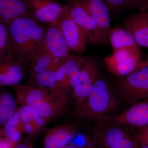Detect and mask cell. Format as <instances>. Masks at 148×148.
<instances>
[{"label":"cell","instance_id":"cell-1","mask_svg":"<svg viewBox=\"0 0 148 148\" xmlns=\"http://www.w3.org/2000/svg\"><path fill=\"white\" fill-rule=\"evenodd\" d=\"M8 55L28 67L42 42L46 28L28 17H18L7 23Z\"/></svg>","mask_w":148,"mask_h":148},{"label":"cell","instance_id":"cell-2","mask_svg":"<svg viewBox=\"0 0 148 148\" xmlns=\"http://www.w3.org/2000/svg\"><path fill=\"white\" fill-rule=\"evenodd\" d=\"M12 87L17 102L30 109L45 123L62 115L67 110L68 105L51 95L43 88L19 84Z\"/></svg>","mask_w":148,"mask_h":148},{"label":"cell","instance_id":"cell-3","mask_svg":"<svg viewBox=\"0 0 148 148\" xmlns=\"http://www.w3.org/2000/svg\"><path fill=\"white\" fill-rule=\"evenodd\" d=\"M119 99L108 82L100 76L84 103L75 112L79 119L96 121L116 110Z\"/></svg>","mask_w":148,"mask_h":148},{"label":"cell","instance_id":"cell-4","mask_svg":"<svg viewBox=\"0 0 148 148\" xmlns=\"http://www.w3.org/2000/svg\"><path fill=\"white\" fill-rule=\"evenodd\" d=\"M90 141L92 148H139L126 126L109 116L95 121Z\"/></svg>","mask_w":148,"mask_h":148},{"label":"cell","instance_id":"cell-5","mask_svg":"<svg viewBox=\"0 0 148 148\" xmlns=\"http://www.w3.org/2000/svg\"><path fill=\"white\" fill-rule=\"evenodd\" d=\"M119 100L131 106L148 98V66L124 77L114 88Z\"/></svg>","mask_w":148,"mask_h":148},{"label":"cell","instance_id":"cell-6","mask_svg":"<svg viewBox=\"0 0 148 148\" xmlns=\"http://www.w3.org/2000/svg\"><path fill=\"white\" fill-rule=\"evenodd\" d=\"M101 63L98 58L86 56L81 67L78 81L73 88L74 112L82 106L100 77Z\"/></svg>","mask_w":148,"mask_h":148},{"label":"cell","instance_id":"cell-7","mask_svg":"<svg viewBox=\"0 0 148 148\" xmlns=\"http://www.w3.org/2000/svg\"><path fill=\"white\" fill-rule=\"evenodd\" d=\"M70 16L82 30L87 44L91 46H103L109 42V38L78 3L68 2Z\"/></svg>","mask_w":148,"mask_h":148},{"label":"cell","instance_id":"cell-8","mask_svg":"<svg viewBox=\"0 0 148 148\" xmlns=\"http://www.w3.org/2000/svg\"><path fill=\"white\" fill-rule=\"evenodd\" d=\"M140 50L121 48L103 58L104 64L109 73L118 77H124L137 69L142 61Z\"/></svg>","mask_w":148,"mask_h":148},{"label":"cell","instance_id":"cell-9","mask_svg":"<svg viewBox=\"0 0 148 148\" xmlns=\"http://www.w3.org/2000/svg\"><path fill=\"white\" fill-rule=\"evenodd\" d=\"M30 18L39 24L50 25L58 21L67 8L54 0H24Z\"/></svg>","mask_w":148,"mask_h":148},{"label":"cell","instance_id":"cell-10","mask_svg":"<svg viewBox=\"0 0 148 148\" xmlns=\"http://www.w3.org/2000/svg\"><path fill=\"white\" fill-rule=\"evenodd\" d=\"M66 11L55 23H53L61 30L69 52L82 56L86 50L87 43L84 34L72 19L69 12L68 5Z\"/></svg>","mask_w":148,"mask_h":148},{"label":"cell","instance_id":"cell-11","mask_svg":"<svg viewBox=\"0 0 148 148\" xmlns=\"http://www.w3.org/2000/svg\"><path fill=\"white\" fill-rule=\"evenodd\" d=\"M39 49L45 51L56 59L66 58L70 54L61 30L54 24L49 25L46 28Z\"/></svg>","mask_w":148,"mask_h":148},{"label":"cell","instance_id":"cell-12","mask_svg":"<svg viewBox=\"0 0 148 148\" xmlns=\"http://www.w3.org/2000/svg\"><path fill=\"white\" fill-rule=\"evenodd\" d=\"M112 118L125 126L140 130L148 126V98L130 106L127 110Z\"/></svg>","mask_w":148,"mask_h":148},{"label":"cell","instance_id":"cell-13","mask_svg":"<svg viewBox=\"0 0 148 148\" xmlns=\"http://www.w3.org/2000/svg\"><path fill=\"white\" fill-rule=\"evenodd\" d=\"M57 69H47L29 76L30 85L37 86L45 88L57 99L69 106L70 103L69 93L56 82V71Z\"/></svg>","mask_w":148,"mask_h":148},{"label":"cell","instance_id":"cell-14","mask_svg":"<svg viewBox=\"0 0 148 148\" xmlns=\"http://www.w3.org/2000/svg\"><path fill=\"white\" fill-rule=\"evenodd\" d=\"M78 3L109 36L112 28L108 7L103 0H71Z\"/></svg>","mask_w":148,"mask_h":148},{"label":"cell","instance_id":"cell-15","mask_svg":"<svg viewBox=\"0 0 148 148\" xmlns=\"http://www.w3.org/2000/svg\"><path fill=\"white\" fill-rule=\"evenodd\" d=\"M76 125L69 123L48 130L43 140L42 148H63L69 145L77 132Z\"/></svg>","mask_w":148,"mask_h":148},{"label":"cell","instance_id":"cell-16","mask_svg":"<svg viewBox=\"0 0 148 148\" xmlns=\"http://www.w3.org/2000/svg\"><path fill=\"white\" fill-rule=\"evenodd\" d=\"M121 27L132 34L139 46L148 48V12L147 10L128 16Z\"/></svg>","mask_w":148,"mask_h":148},{"label":"cell","instance_id":"cell-17","mask_svg":"<svg viewBox=\"0 0 148 148\" xmlns=\"http://www.w3.org/2000/svg\"><path fill=\"white\" fill-rule=\"evenodd\" d=\"M26 67L10 56L0 60V86L19 84L23 79Z\"/></svg>","mask_w":148,"mask_h":148},{"label":"cell","instance_id":"cell-18","mask_svg":"<svg viewBox=\"0 0 148 148\" xmlns=\"http://www.w3.org/2000/svg\"><path fill=\"white\" fill-rule=\"evenodd\" d=\"M86 56H79L69 54L58 65L56 71V82L68 93L71 90L69 86V76L75 67L82 65Z\"/></svg>","mask_w":148,"mask_h":148},{"label":"cell","instance_id":"cell-19","mask_svg":"<svg viewBox=\"0 0 148 148\" xmlns=\"http://www.w3.org/2000/svg\"><path fill=\"white\" fill-rule=\"evenodd\" d=\"M109 42L113 51L121 48H129L140 50L132 34L120 26L112 29L109 36Z\"/></svg>","mask_w":148,"mask_h":148},{"label":"cell","instance_id":"cell-20","mask_svg":"<svg viewBox=\"0 0 148 148\" xmlns=\"http://www.w3.org/2000/svg\"><path fill=\"white\" fill-rule=\"evenodd\" d=\"M18 17H30L24 0H0V20L7 23Z\"/></svg>","mask_w":148,"mask_h":148},{"label":"cell","instance_id":"cell-21","mask_svg":"<svg viewBox=\"0 0 148 148\" xmlns=\"http://www.w3.org/2000/svg\"><path fill=\"white\" fill-rule=\"evenodd\" d=\"M64 58L56 59L45 51L39 49L27 67L29 70V76L47 69H57Z\"/></svg>","mask_w":148,"mask_h":148},{"label":"cell","instance_id":"cell-22","mask_svg":"<svg viewBox=\"0 0 148 148\" xmlns=\"http://www.w3.org/2000/svg\"><path fill=\"white\" fill-rule=\"evenodd\" d=\"M17 100L0 86V126L4 125L16 111Z\"/></svg>","mask_w":148,"mask_h":148},{"label":"cell","instance_id":"cell-23","mask_svg":"<svg viewBox=\"0 0 148 148\" xmlns=\"http://www.w3.org/2000/svg\"><path fill=\"white\" fill-rule=\"evenodd\" d=\"M4 125V133L6 138L12 144L21 140V136L25 130L19 110H16Z\"/></svg>","mask_w":148,"mask_h":148},{"label":"cell","instance_id":"cell-24","mask_svg":"<svg viewBox=\"0 0 148 148\" xmlns=\"http://www.w3.org/2000/svg\"><path fill=\"white\" fill-rule=\"evenodd\" d=\"M8 55V29L7 23L0 20V60Z\"/></svg>","mask_w":148,"mask_h":148},{"label":"cell","instance_id":"cell-25","mask_svg":"<svg viewBox=\"0 0 148 148\" xmlns=\"http://www.w3.org/2000/svg\"><path fill=\"white\" fill-rule=\"evenodd\" d=\"M148 9V0H126L123 11L138 10L140 11Z\"/></svg>","mask_w":148,"mask_h":148},{"label":"cell","instance_id":"cell-26","mask_svg":"<svg viewBox=\"0 0 148 148\" xmlns=\"http://www.w3.org/2000/svg\"><path fill=\"white\" fill-rule=\"evenodd\" d=\"M108 7L110 12L119 14L123 11V7L126 0H103Z\"/></svg>","mask_w":148,"mask_h":148},{"label":"cell","instance_id":"cell-27","mask_svg":"<svg viewBox=\"0 0 148 148\" xmlns=\"http://www.w3.org/2000/svg\"><path fill=\"white\" fill-rule=\"evenodd\" d=\"M12 144L10 148H34V139L28 136L23 140Z\"/></svg>","mask_w":148,"mask_h":148},{"label":"cell","instance_id":"cell-28","mask_svg":"<svg viewBox=\"0 0 148 148\" xmlns=\"http://www.w3.org/2000/svg\"><path fill=\"white\" fill-rule=\"evenodd\" d=\"M135 137L140 145H148V126L139 130Z\"/></svg>","mask_w":148,"mask_h":148},{"label":"cell","instance_id":"cell-29","mask_svg":"<svg viewBox=\"0 0 148 148\" xmlns=\"http://www.w3.org/2000/svg\"><path fill=\"white\" fill-rule=\"evenodd\" d=\"M148 66V56L145 60H144V61H142L141 62H140V64H139V66H138L137 69H140V68H142V67H145V66ZM137 69H136V70H137Z\"/></svg>","mask_w":148,"mask_h":148},{"label":"cell","instance_id":"cell-30","mask_svg":"<svg viewBox=\"0 0 148 148\" xmlns=\"http://www.w3.org/2000/svg\"><path fill=\"white\" fill-rule=\"evenodd\" d=\"M82 148H92L91 144H90V140H87L86 144L82 147Z\"/></svg>","mask_w":148,"mask_h":148},{"label":"cell","instance_id":"cell-31","mask_svg":"<svg viewBox=\"0 0 148 148\" xmlns=\"http://www.w3.org/2000/svg\"><path fill=\"white\" fill-rule=\"evenodd\" d=\"M63 148H82V147H79L76 145H68Z\"/></svg>","mask_w":148,"mask_h":148},{"label":"cell","instance_id":"cell-32","mask_svg":"<svg viewBox=\"0 0 148 148\" xmlns=\"http://www.w3.org/2000/svg\"><path fill=\"white\" fill-rule=\"evenodd\" d=\"M139 148H148V145L139 144Z\"/></svg>","mask_w":148,"mask_h":148},{"label":"cell","instance_id":"cell-33","mask_svg":"<svg viewBox=\"0 0 148 148\" xmlns=\"http://www.w3.org/2000/svg\"><path fill=\"white\" fill-rule=\"evenodd\" d=\"M66 1H68V2H69V1H71V0H66Z\"/></svg>","mask_w":148,"mask_h":148}]
</instances>
